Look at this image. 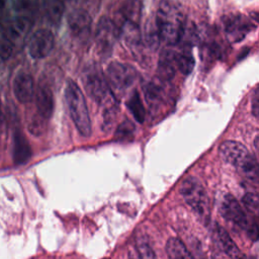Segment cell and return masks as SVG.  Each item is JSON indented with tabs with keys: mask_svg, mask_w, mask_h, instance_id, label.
I'll return each mask as SVG.
<instances>
[{
	"mask_svg": "<svg viewBox=\"0 0 259 259\" xmlns=\"http://www.w3.org/2000/svg\"><path fill=\"white\" fill-rule=\"evenodd\" d=\"M155 23L160 38L169 46L177 45L185 29V15L181 7L171 0H162L157 8Z\"/></svg>",
	"mask_w": 259,
	"mask_h": 259,
	"instance_id": "cell-1",
	"label": "cell"
},
{
	"mask_svg": "<svg viewBox=\"0 0 259 259\" xmlns=\"http://www.w3.org/2000/svg\"><path fill=\"white\" fill-rule=\"evenodd\" d=\"M219 155L246 179L254 183L258 182V163L243 144L237 141H225L219 147Z\"/></svg>",
	"mask_w": 259,
	"mask_h": 259,
	"instance_id": "cell-2",
	"label": "cell"
},
{
	"mask_svg": "<svg viewBox=\"0 0 259 259\" xmlns=\"http://www.w3.org/2000/svg\"><path fill=\"white\" fill-rule=\"evenodd\" d=\"M65 98L71 118L79 134L83 137H89L91 134V120L86 99L78 84L71 79L66 84Z\"/></svg>",
	"mask_w": 259,
	"mask_h": 259,
	"instance_id": "cell-3",
	"label": "cell"
},
{
	"mask_svg": "<svg viewBox=\"0 0 259 259\" xmlns=\"http://www.w3.org/2000/svg\"><path fill=\"white\" fill-rule=\"evenodd\" d=\"M179 193L191 209L204 222L209 221V201L206 190L196 177H186L179 186Z\"/></svg>",
	"mask_w": 259,
	"mask_h": 259,
	"instance_id": "cell-4",
	"label": "cell"
},
{
	"mask_svg": "<svg viewBox=\"0 0 259 259\" xmlns=\"http://www.w3.org/2000/svg\"><path fill=\"white\" fill-rule=\"evenodd\" d=\"M83 83L88 95L103 106L114 101L105 75L95 64H87L83 69Z\"/></svg>",
	"mask_w": 259,
	"mask_h": 259,
	"instance_id": "cell-5",
	"label": "cell"
},
{
	"mask_svg": "<svg viewBox=\"0 0 259 259\" xmlns=\"http://www.w3.org/2000/svg\"><path fill=\"white\" fill-rule=\"evenodd\" d=\"M138 77L137 70L126 64L118 61L111 62L106 69L105 78L109 88L116 91H124L136 81Z\"/></svg>",
	"mask_w": 259,
	"mask_h": 259,
	"instance_id": "cell-6",
	"label": "cell"
},
{
	"mask_svg": "<svg viewBox=\"0 0 259 259\" xmlns=\"http://www.w3.org/2000/svg\"><path fill=\"white\" fill-rule=\"evenodd\" d=\"M117 37L118 33L114 22L109 17L102 16L97 23L95 33L96 50L101 58L111 55Z\"/></svg>",
	"mask_w": 259,
	"mask_h": 259,
	"instance_id": "cell-7",
	"label": "cell"
},
{
	"mask_svg": "<svg viewBox=\"0 0 259 259\" xmlns=\"http://www.w3.org/2000/svg\"><path fill=\"white\" fill-rule=\"evenodd\" d=\"M92 19L84 9H75L68 15V27L72 38L80 44H85L91 33Z\"/></svg>",
	"mask_w": 259,
	"mask_h": 259,
	"instance_id": "cell-8",
	"label": "cell"
},
{
	"mask_svg": "<svg viewBox=\"0 0 259 259\" xmlns=\"http://www.w3.org/2000/svg\"><path fill=\"white\" fill-rule=\"evenodd\" d=\"M55 46V36L48 28H39L33 32L28 42V53L33 59L48 57Z\"/></svg>",
	"mask_w": 259,
	"mask_h": 259,
	"instance_id": "cell-9",
	"label": "cell"
},
{
	"mask_svg": "<svg viewBox=\"0 0 259 259\" xmlns=\"http://www.w3.org/2000/svg\"><path fill=\"white\" fill-rule=\"evenodd\" d=\"M225 32L231 42H239L252 30L253 23L242 14L228 15L224 20Z\"/></svg>",
	"mask_w": 259,
	"mask_h": 259,
	"instance_id": "cell-10",
	"label": "cell"
},
{
	"mask_svg": "<svg viewBox=\"0 0 259 259\" xmlns=\"http://www.w3.org/2000/svg\"><path fill=\"white\" fill-rule=\"evenodd\" d=\"M220 212L224 219L233 224L237 225L238 227L245 229L248 225V219L245 211L242 208L240 202L232 195V194H225L220 203Z\"/></svg>",
	"mask_w": 259,
	"mask_h": 259,
	"instance_id": "cell-11",
	"label": "cell"
},
{
	"mask_svg": "<svg viewBox=\"0 0 259 259\" xmlns=\"http://www.w3.org/2000/svg\"><path fill=\"white\" fill-rule=\"evenodd\" d=\"M31 25L32 19L23 15H18L15 18L11 19L7 23V25L3 27V29L5 36L14 47L17 45H21L24 41Z\"/></svg>",
	"mask_w": 259,
	"mask_h": 259,
	"instance_id": "cell-12",
	"label": "cell"
},
{
	"mask_svg": "<svg viewBox=\"0 0 259 259\" xmlns=\"http://www.w3.org/2000/svg\"><path fill=\"white\" fill-rule=\"evenodd\" d=\"M143 4L141 0H123L116 13L114 20L115 25L121 23H131L140 25L142 18Z\"/></svg>",
	"mask_w": 259,
	"mask_h": 259,
	"instance_id": "cell-13",
	"label": "cell"
},
{
	"mask_svg": "<svg viewBox=\"0 0 259 259\" xmlns=\"http://www.w3.org/2000/svg\"><path fill=\"white\" fill-rule=\"evenodd\" d=\"M13 93L20 103H28L34 95L33 78L28 73H18L13 80Z\"/></svg>",
	"mask_w": 259,
	"mask_h": 259,
	"instance_id": "cell-14",
	"label": "cell"
},
{
	"mask_svg": "<svg viewBox=\"0 0 259 259\" xmlns=\"http://www.w3.org/2000/svg\"><path fill=\"white\" fill-rule=\"evenodd\" d=\"M35 103L38 115L45 120L49 119L54 112L55 101L53 91L48 85L41 84L38 86L35 94Z\"/></svg>",
	"mask_w": 259,
	"mask_h": 259,
	"instance_id": "cell-15",
	"label": "cell"
},
{
	"mask_svg": "<svg viewBox=\"0 0 259 259\" xmlns=\"http://www.w3.org/2000/svg\"><path fill=\"white\" fill-rule=\"evenodd\" d=\"M214 234L222 250L232 259H242V253L230 234L220 225H215Z\"/></svg>",
	"mask_w": 259,
	"mask_h": 259,
	"instance_id": "cell-16",
	"label": "cell"
},
{
	"mask_svg": "<svg viewBox=\"0 0 259 259\" xmlns=\"http://www.w3.org/2000/svg\"><path fill=\"white\" fill-rule=\"evenodd\" d=\"M177 69V53L172 50H164L159 58L158 72L162 79L170 80Z\"/></svg>",
	"mask_w": 259,
	"mask_h": 259,
	"instance_id": "cell-17",
	"label": "cell"
},
{
	"mask_svg": "<svg viewBox=\"0 0 259 259\" xmlns=\"http://www.w3.org/2000/svg\"><path fill=\"white\" fill-rule=\"evenodd\" d=\"M13 160L15 164H24L31 157V148L24 135L17 131L13 136Z\"/></svg>",
	"mask_w": 259,
	"mask_h": 259,
	"instance_id": "cell-18",
	"label": "cell"
},
{
	"mask_svg": "<svg viewBox=\"0 0 259 259\" xmlns=\"http://www.w3.org/2000/svg\"><path fill=\"white\" fill-rule=\"evenodd\" d=\"M44 11L47 19L54 25H59L65 12L63 0H44Z\"/></svg>",
	"mask_w": 259,
	"mask_h": 259,
	"instance_id": "cell-19",
	"label": "cell"
},
{
	"mask_svg": "<svg viewBox=\"0 0 259 259\" xmlns=\"http://www.w3.org/2000/svg\"><path fill=\"white\" fill-rule=\"evenodd\" d=\"M166 253L169 259H194L184 243L178 238H170L167 241Z\"/></svg>",
	"mask_w": 259,
	"mask_h": 259,
	"instance_id": "cell-20",
	"label": "cell"
},
{
	"mask_svg": "<svg viewBox=\"0 0 259 259\" xmlns=\"http://www.w3.org/2000/svg\"><path fill=\"white\" fill-rule=\"evenodd\" d=\"M126 106L128 108V110L131 111L132 115L134 116V118L142 123L144 122L145 118H146V109L143 103V100L140 96V93L137 90H134L132 92V94L130 95L127 101H126Z\"/></svg>",
	"mask_w": 259,
	"mask_h": 259,
	"instance_id": "cell-21",
	"label": "cell"
},
{
	"mask_svg": "<svg viewBox=\"0 0 259 259\" xmlns=\"http://www.w3.org/2000/svg\"><path fill=\"white\" fill-rule=\"evenodd\" d=\"M194 67V59L190 49H183L182 52L177 53V69L184 75L191 73Z\"/></svg>",
	"mask_w": 259,
	"mask_h": 259,
	"instance_id": "cell-22",
	"label": "cell"
},
{
	"mask_svg": "<svg viewBox=\"0 0 259 259\" xmlns=\"http://www.w3.org/2000/svg\"><path fill=\"white\" fill-rule=\"evenodd\" d=\"M17 9L23 12L21 15L32 19L37 10V0H17Z\"/></svg>",
	"mask_w": 259,
	"mask_h": 259,
	"instance_id": "cell-23",
	"label": "cell"
},
{
	"mask_svg": "<svg viewBox=\"0 0 259 259\" xmlns=\"http://www.w3.org/2000/svg\"><path fill=\"white\" fill-rule=\"evenodd\" d=\"M242 203L244 204V206L251 210L254 213L258 212V208H259V202H258V195L256 193L253 192H248L246 193L243 197H242Z\"/></svg>",
	"mask_w": 259,
	"mask_h": 259,
	"instance_id": "cell-24",
	"label": "cell"
},
{
	"mask_svg": "<svg viewBox=\"0 0 259 259\" xmlns=\"http://www.w3.org/2000/svg\"><path fill=\"white\" fill-rule=\"evenodd\" d=\"M137 250H138L140 259H157V256L154 250L152 249L151 245L147 241L139 242L137 246Z\"/></svg>",
	"mask_w": 259,
	"mask_h": 259,
	"instance_id": "cell-25",
	"label": "cell"
},
{
	"mask_svg": "<svg viewBox=\"0 0 259 259\" xmlns=\"http://www.w3.org/2000/svg\"><path fill=\"white\" fill-rule=\"evenodd\" d=\"M134 130H135L134 124H133L130 120H126V119H125V120L117 127L115 137H116L117 139H120V140L127 139V138H130V136H133Z\"/></svg>",
	"mask_w": 259,
	"mask_h": 259,
	"instance_id": "cell-26",
	"label": "cell"
},
{
	"mask_svg": "<svg viewBox=\"0 0 259 259\" xmlns=\"http://www.w3.org/2000/svg\"><path fill=\"white\" fill-rule=\"evenodd\" d=\"M245 230L247 231V235L251 240H253V241L257 240V238H258V225H257L256 220H254L251 223L248 222V225L245 228Z\"/></svg>",
	"mask_w": 259,
	"mask_h": 259,
	"instance_id": "cell-27",
	"label": "cell"
},
{
	"mask_svg": "<svg viewBox=\"0 0 259 259\" xmlns=\"http://www.w3.org/2000/svg\"><path fill=\"white\" fill-rule=\"evenodd\" d=\"M251 109H252V113L255 117L258 116V109H259V100H258V91L257 89L254 91L253 97H252V101H251Z\"/></svg>",
	"mask_w": 259,
	"mask_h": 259,
	"instance_id": "cell-28",
	"label": "cell"
},
{
	"mask_svg": "<svg viewBox=\"0 0 259 259\" xmlns=\"http://www.w3.org/2000/svg\"><path fill=\"white\" fill-rule=\"evenodd\" d=\"M64 1V0H63ZM67 1H73V0H67Z\"/></svg>",
	"mask_w": 259,
	"mask_h": 259,
	"instance_id": "cell-29",
	"label": "cell"
}]
</instances>
